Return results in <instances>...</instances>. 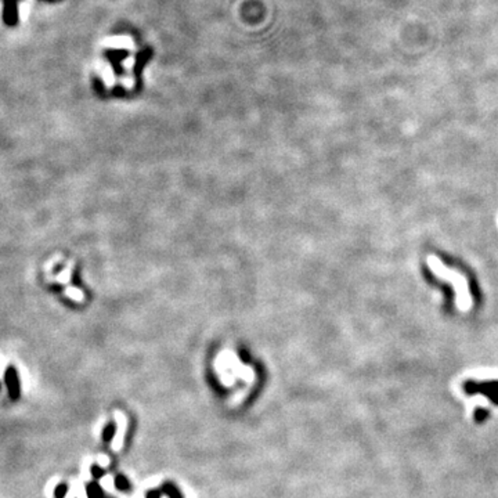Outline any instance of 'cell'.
<instances>
[{"label": "cell", "instance_id": "cell-1", "mask_svg": "<svg viewBox=\"0 0 498 498\" xmlns=\"http://www.w3.org/2000/svg\"><path fill=\"white\" fill-rule=\"evenodd\" d=\"M7 382H9V387H10V394L16 399L18 396V385H17V376L14 369H10L7 374Z\"/></svg>", "mask_w": 498, "mask_h": 498}, {"label": "cell", "instance_id": "cell-2", "mask_svg": "<svg viewBox=\"0 0 498 498\" xmlns=\"http://www.w3.org/2000/svg\"><path fill=\"white\" fill-rule=\"evenodd\" d=\"M114 431H115V426L110 425L107 428L106 435H104V440H110V437L114 436Z\"/></svg>", "mask_w": 498, "mask_h": 498}, {"label": "cell", "instance_id": "cell-4", "mask_svg": "<svg viewBox=\"0 0 498 498\" xmlns=\"http://www.w3.org/2000/svg\"><path fill=\"white\" fill-rule=\"evenodd\" d=\"M148 498H152V494H150V497H148Z\"/></svg>", "mask_w": 498, "mask_h": 498}, {"label": "cell", "instance_id": "cell-3", "mask_svg": "<svg viewBox=\"0 0 498 498\" xmlns=\"http://www.w3.org/2000/svg\"><path fill=\"white\" fill-rule=\"evenodd\" d=\"M21 17L23 18L27 17V6H25V5H24V6H21Z\"/></svg>", "mask_w": 498, "mask_h": 498}]
</instances>
